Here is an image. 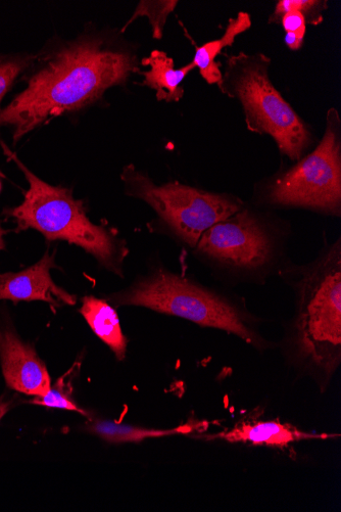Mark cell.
Returning a JSON list of instances; mask_svg holds the SVG:
<instances>
[{"instance_id": "6da1fadb", "label": "cell", "mask_w": 341, "mask_h": 512, "mask_svg": "<svg viewBox=\"0 0 341 512\" xmlns=\"http://www.w3.org/2000/svg\"><path fill=\"white\" fill-rule=\"evenodd\" d=\"M28 71L25 89L0 108V128L13 130L14 144L51 119L99 100L110 87L125 83L136 66L130 54L86 35L35 57Z\"/></svg>"}, {"instance_id": "7a4b0ae2", "label": "cell", "mask_w": 341, "mask_h": 512, "mask_svg": "<svg viewBox=\"0 0 341 512\" xmlns=\"http://www.w3.org/2000/svg\"><path fill=\"white\" fill-rule=\"evenodd\" d=\"M296 310L284 348L288 360L325 387L341 363V242L325 244L310 263L284 264Z\"/></svg>"}, {"instance_id": "3957f363", "label": "cell", "mask_w": 341, "mask_h": 512, "mask_svg": "<svg viewBox=\"0 0 341 512\" xmlns=\"http://www.w3.org/2000/svg\"><path fill=\"white\" fill-rule=\"evenodd\" d=\"M0 145L8 160L19 167L29 183L23 203L6 210L7 216L16 221L17 231L34 229L47 241H64L78 246L106 269L123 276L124 261L129 253L125 242L105 226L92 223L83 202L74 199L70 190L43 181L4 142Z\"/></svg>"}, {"instance_id": "277c9868", "label": "cell", "mask_w": 341, "mask_h": 512, "mask_svg": "<svg viewBox=\"0 0 341 512\" xmlns=\"http://www.w3.org/2000/svg\"><path fill=\"white\" fill-rule=\"evenodd\" d=\"M109 302L115 306L148 308L203 328L224 331L259 350L269 346L258 332L256 318L245 307L166 269L140 277L128 289L112 295Z\"/></svg>"}, {"instance_id": "5b68a950", "label": "cell", "mask_w": 341, "mask_h": 512, "mask_svg": "<svg viewBox=\"0 0 341 512\" xmlns=\"http://www.w3.org/2000/svg\"><path fill=\"white\" fill-rule=\"evenodd\" d=\"M270 65L263 54L232 56L218 85L225 95L240 101L251 131L272 136L283 155L300 161L311 133L271 82Z\"/></svg>"}, {"instance_id": "8992f818", "label": "cell", "mask_w": 341, "mask_h": 512, "mask_svg": "<svg viewBox=\"0 0 341 512\" xmlns=\"http://www.w3.org/2000/svg\"><path fill=\"white\" fill-rule=\"evenodd\" d=\"M121 177L126 194L148 203L192 250L205 231L243 207L239 199L229 195L200 191L178 182L158 185L132 165L125 167Z\"/></svg>"}, {"instance_id": "52a82bcc", "label": "cell", "mask_w": 341, "mask_h": 512, "mask_svg": "<svg viewBox=\"0 0 341 512\" xmlns=\"http://www.w3.org/2000/svg\"><path fill=\"white\" fill-rule=\"evenodd\" d=\"M266 202L340 216L341 144L338 112L331 109L319 146L266 186Z\"/></svg>"}, {"instance_id": "ba28073f", "label": "cell", "mask_w": 341, "mask_h": 512, "mask_svg": "<svg viewBox=\"0 0 341 512\" xmlns=\"http://www.w3.org/2000/svg\"><path fill=\"white\" fill-rule=\"evenodd\" d=\"M193 250L214 269L240 277L269 273L282 254L275 232L245 208L205 231Z\"/></svg>"}, {"instance_id": "9c48e42d", "label": "cell", "mask_w": 341, "mask_h": 512, "mask_svg": "<svg viewBox=\"0 0 341 512\" xmlns=\"http://www.w3.org/2000/svg\"><path fill=\"white\" fill-rule=\"evenodd\" d=\"M0 366L7 386L14 391L36 397L52 388L44 362L8 323L0 325Z\"/></svg>"}, {"instance_id": "30bf717a", "label": "cell", "mask_w": 341, "mask_h": 512, "mask_svg": "<svg viewBox=\"0 0 341 512\" xmlns=\"http://www.w3.org/2000/svg\"><path fill=\"white\" fill-rule=\"evenodd\" d=\"M57 267L55 256L46 253L27 269L0 274V301H42L54 307L75 305L76 297L54 282L51 270Z\"/></svg>"}, {"instance_id": "8fae6325", "label": "cell", "mask_w": 341, "mask_h": 512, "mask_svg": "<svg viewBox=\"0 0 341 512\" xmlns=\"http://www.w3.org/2000/svg\"><path fill=\"white\" fill-rule=\"evenodd\" d=\"M336 437L338 436L308 433L280 421H242L230 430L208 436L207 439H219L232 444L284 448L301 441L325 440Z\"/></svg>"}, {"instance_id": "7c38bea8", "label": "cell", "mask_w": 341, "mask_h": 512, "mask_svg": "<svg viewBox=\"0 0 341 512\" xmlns=\"http://www.w3.org/2000/svg\"><path fill=\"white\" fill-rule=\"evenodd\" d=\"M142 65L150 67L149 71H139L144 77L142 85L156 90L157 100L167 103H177L183 98L181 83L189 72L196 69L193 63L176 69L174 60L161 51L152 52L149 58L142 60Z\"/></svg>"}, {"instance_id": "4fadbf2b", "label": "cell", "mask_w": 341, "mask_h": 512, "mask_svg": "<svg viewBox=\"0 0 341 512\" xmlns=\"http://www.w3.org/2000/svg\"><path fill=\"white\" fill-rule=\"evenodd\" d=\"M80 312L93 333L112 350L119 361H123L127 339L116 309L106 300L88 296L83 298Z\"/></svg>"}, {"instance_id": "5bb4252c", "label": "cell", "mask_w": 341, "mask_h": 512, "mask_svg": "<svg viewBox=\"0 0 341 512\" xmlns=\"http://www.w3.org/2000/svg\"><path fill=\"white\" fill-rule=\"evenodd\" d=\"M252 27L250 14L240 12L236 18L229 20L228 26L222 38L205 43L202 46L196 45V56L193 64L199 68L202 77L209 84H219L223 74L220 64L216 62L217 57L224 48L231 46L235 38Z\"/></svg>"}, {"instance_id": "9a60e30c", "label": "cell", "mask_w": 341, "mask_h": 512, "mask_svg": "<svg viewBox=\"0 0 341 512\" xmlns=\"http://www.w3.org/2000/svg\"><path fill=\"white\" fill-rule=\"evenodd\" d=\"M207 423H189L170 430L145 429L110 421H97L90 425L89 430L111 444L140 443L146 439L187 435L196 431H204Z\"/></svg>"}, {"instance_id": "2e32d148", "label": "cell", "mask_w": 341, "mask_h": 512, "mask_svg": "<svg viewBox=\"0 0 341 512\" xmlns=\"http://www.w3.org/2000/svg\"><path fill=\"white\" fill-rule=\"evenodd\" d=\"M178 6V2L176 0H165V2H140L130 20L122 29V32L128 28L130 24H132L136 19L141 17H146L149 19L150 24L153 29V37L155 39H162L164 35V28L167 22L169 15H171L176 7Z\"/></svg>"}, {"instance_id": "e0dca14e", "label": "cell", "mask_w": 341, "mask_h": 512, "mask_svg": "<svg viewBox=\"0 0 341 512\" xmlns=\"http://www.w3.org/2000/svg\"><path fill=\"white\" fill-rule=\"evenodd\" d=\"M32 55L0 56V103L12 89L17 79L33 64Z\"/></svg>"}, {"instance_id": "ac0fdd59", "label": "cell", "mask_w": 341, "mask_h": 512, "mask_svg": "<svg viewBox=\"0 0 341 512\" xmlns=\"http://www.w3.org/2000/svg\"><path fill=\"white\" fill-rule=\"evenodd\" d=\"M326 9V2L318 0H280L270 22L280 21L283 15L298 11L304 15L307 24L318 25L322 22V12Z\"/></svg>"}, {"instance_id": "d6986e66", "label": "cell", "mask_w": 341, "mask_h": 512, "mask_svg": "<svg viewBox=\"0 0 341 512\" xmlns=\"http://www.w3.org/2000/svg\"><path fill=\"white\" fill-rule=\"evenodd\" d=\"M30 403L44 407L76 411L87 415V413L79 408L71 399L70 394L66 391V385L63 383V380L57 383L55 387H52L44 396H36Z\"/></svg>"}, {"instance_id": "ffe728a7", "label": "cell", "mask_w": 341, "mask_h": 512, "mask_svg": "<svg viewBox=\"0 0 341 512\" xmlns=\"http://www.w3.org/2000/svg\"><path fill=\"white\" fill-rule=\"evenodd\" d=\"M281 23L286 33H296L302 36L306 34V19L298 11H292L282 16Z\"/></svg>"}, {"instance_id": "44dd1931", "label": "cell", "mask_w": 341, "mask_h": 512, "mask_svg": "<svg viewBox=\"0 0 341 512\" xmlns=\"http://www.w3.org/2000/svg\"><path fill=\"white\" fill-rule=\"evenodd\" d=\"M305 36L296 34V33H286L285 35V43L288 48L292 51H298L302 48L304 44Z\"/></svg>"}, {"instance_id": "7402d4cb", "label": "cell", "mask_w": 341, "mask_h": 512, "mask_svg": "<svg viewBox=\"0 0 341 512\" xmlns=\"http://www.w3.org/2000/svg\"><path fill=\"white\" fill-rule=\"evenodd\" d=\"M12 408V401L6 400L5 397H0V421L6 416V414Z\"/></svg>"}, {"instance_id": "603a6c76", "label": "cell", "mask_w": 341, "mask_h": 512, "mask_svg": "<svg viewBox=\"0 0 341 512\" xmlns=\"http://www.w3.org/2000/svg\"><path fill=\"white\" fill-rule=\"evenodd\" d=\"M8 234V231L3 228L2 225H0V251L4 250L6 248L5 244V236Z\"/></svg>"}, {"instance_id": "cb8c5ba5", "label": "cell", "mask_w": 341, "mask_h": 512, "mask_svg": "<svg viewBox=\"0 0 341 512\" xmlns=\"http://www.w3.org/2000/svg\"><path fill=\"white\" fill-rule=\"evenodd\" d=\"M0 178H3V179L7 178V176L5 175V173L2 170H0Z\"/></svg>"}, {"instance_id": "d4e9b609", "label": "cell", "mask_w": 341, "mask_h": 512, "mask_svg": "<svg viewBox=\"0 0 341 512\" xmlns=\"http://www.w3.org/2000/svg\"><path fill=\"white\" fill-rule=\"evenodd\" d=\"M0 191H2V182H0Z\"/></svg>"}]
</instances>
